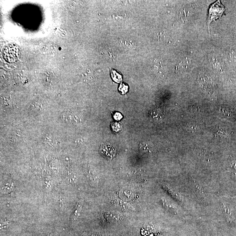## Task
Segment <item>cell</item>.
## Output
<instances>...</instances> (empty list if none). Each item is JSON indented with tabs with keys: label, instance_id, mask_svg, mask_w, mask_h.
<instances>
[{
	"label": "cell",
	"instance_id": "cell-1",
	"mask_svg": "<svg viewBox=\"0 0 236 236\" xmlns=\"http://www.w3.org/2000/svg\"><path fill=\"white\" fill-rule=\"evenodd\" d=\"M224 10V7L222 5L220 1H217L216 2L212 4L209 10L208 18V23L209 26L213 21L220 18Z\"/></svg>",
	"mask_w": 236,
	"mask_h": 236
},
{
	"label": "cell",
	"instance_id": "cell-2",
	"mask_svg": "<svg viewBox=\"0 0 236 236\" xmlns=\"http://www.w3.org/2000/svg\"><path fill=\"white\" fill-rule=\"evenodd\" d=\"M99 152L103 157L107 159L113 158L115 155V149L108 143H104L101 146Z\"/></svg>",
	"mask_w": 236,
	"mask_h": 236
},
{
	"label": "cell",
	"instance_id": "cell-3",
	"mask_svg": "<svg viewBox=\"0 0 236 236\" xmlns=\"http://www.w3.org/2000/svg\"><path fill=\"white\" fill-rule=\"evenodd\" d=\"M111 75L112 78L115 82H120L122 80V76L115 70H112Z\"/></svg>",
	"mask_w": 236,
	"mask_h": 236
},
{
	"label": "cell",
	"instance_id": "cell-4",
	"mask_svg": "<svg viewBox=\"0 0 236 236\" xmlns=\"http://www.w3.org/2000/svg\"><path fill=\"white\" fill-rule=\"evenodd\" d=\"M118 90H119V91H120V93L122 94H126L128 91V85L125 84L121 83L120 85V86L118 88Z\"/></svg>",
	"mask_w": 236,
	"mask_h": 236
},
{
	"label": "cell",
	"instance_id": "cell-5",
	"mask_svg": "<svg viewBox=\"0 0 236 236\" xmlns=\"http://www.w3.org/2000/svg\"><path fill=\"white\" fill-rule=\"evenodd\" d=\"M112 129L115 132L119 131L121 129L122 126L120 124L117 123H114L112 124Z\"/></svg>",
	"mask_w": 236,
	"mask_h": 236
},
{
	"label": "cell",
	"instance_id": "cell-6",
	"mask_svg": "<svg viewBox=\"0 0 236 236\" xmlns=\"http://www.w3.org/2000/svg\"><path fill=\"white\" fill-rule=\"evenodd\" d=\"M123 118L122 115L119 113H116L114 114V118L115 120H120Z\"/></svg>",
	"mask_w": 236,
	"mask_h": 236
},
{
	"label": "cell",
	"instance_id": "cell-7",
	"mask_svg": "<svg viewBox=\"0 0 236 236\" xmlns=\"http://www.w3.org/2000/svg\"><path fill=\"white\" fill-rule=\"evenodd\" d=\"M51 236H55L52 235H51Z\"/></svg>",
	"mask_w": 236,
	"mask_h": 236
}]
</instances>
